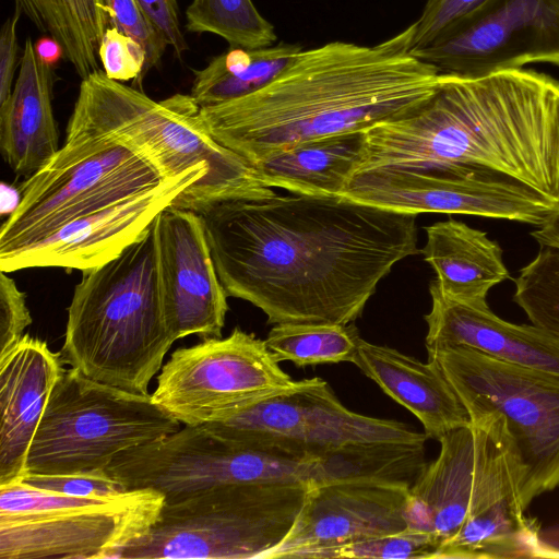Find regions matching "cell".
Wrapping results in <instances>:
<instances>
[{"instance_id": "1", "label": "cell", "mask_w": 559, "mask_h": 559, "mask_svg": "<svg viewBox=\"0 0 559 559\" xmlns=\"http://www.w3.org/2000/svg\"><path fill=\"white\" fill-rule=\"evenodd\" d=\"M203 222L228 296L269 324L356 321L382 278L416 255V214L273 190L212 203Z\"/></svg>"}, {"instance_id": "2", "label": "cell", "mask_w": 559, "mask_h": 559, "mask_svg": "<svg viewBox=\"0 0 559 559\" xmlns=\"http://www.w3.org/2000/svg\"><path fill=\"white\" fill-rule=\"evenodd\" d=\"M356 171L409 169L519 182L559 204V81L532 69L441 74L413 112L365 131Z\"/></svg>"}, {"instance_id": "3", "label": "cell", "mask_w": 559, "mask_h": 559, "mask_svg": "<svg viewBox=\"0 0 559 559\" xmlns=\"http://www.w3.org/2000/svg\"><path fill=\"white\" fill-rule=\"evenodd\" d=\"M414 26L374 46L331 41L302 50L271 83L200 107L204 130L251 166L328 136L404 117L437 91L441 74L412 51Z\"/></svg>"}, {"instance_id": "4", "label": "cell", "mask_w": 559, "mask_h": 559, "mask_svg": "<svg viewBox=\"0 0 559 559\" xmlns=\"http://www.w3.org/2000/svg\"><path fill=\"white\" fill-rule=\"evenodd\" d=\"M438 441L405 507L407 527L438 543L433 559L536 557L542 546L521 501L526 468L503 419L485 414Z\"/></svg>"}, {"instance_id": "5", "label": "cell", "mask_w": 559, "mask_h": 559, "mask_svg": "<svg viewBox=\"0 0 559 559\" xmlns=\"http://www.w3.org/2000/svg\"><path fill=\"white\" fill-rule=\"evenodd\" d=\"M82 274L68 307L64 364L96 381L148 394L176 341L163 299L156 218L115 259Z\"/></svg>"}, {"instance_id": "6", "label": "cell", "mask_w": 559, "mask_h": 559, "mask_svg": "<svg viewBox=\"0 0 559 559\" xmlns=\"http://www.w3.org/2000/svg\"><path fill=\"white\" fill-rule=\"evenodd\" d=\"M199 109L190 94L157 102L107 78L100 69L81 80L64 143L120 141L143 155L166 180L206 166L215 202L269 191L247 160L204 130Z\"/></svg>"}, {"instance_id": "7", "label": "cell", "mask_w": 559, "mask_h": 559, "mask_svg": "<svg viewBox=\"0 0 559 559\" xmlns=\"http://www.w3.org/2000/svg\"><path fill=\"white\" fill-rule=\"evenodd\" d=\"M307 491L300 481L238 484L165 502L118 559H261L286 536Z\"/></svg>"}, {"instance_id": "8", "label": "cell", "mask_w": 559, "mask_h": 559, "mask_svg": "<svg viewBox=\"0 0 559 559\" xmlns=\"http://www.w3.org/2000/svg\"><path fill=\"white\" fill-rule=\"evenodd\" d=\"M180 429L150 394L106 384L71 367L52 388L31 443L26 472L105 471L122 453Z\"/></svg>"}, {"instance_id": "9", "label": "cell", "mask_w": 559, "mask_h": 559, "mask_svg": "<svg viewBox=\"0 0 559 559\" xmlns=\"http://www.w3.org/2000/svg\"><path fill=\"white\" fill-rule=\"evenodd\" d=\"M165 181L143 155L120 141L63 143L48 164L17 187L19 201L0 228V253Z\"/></svg>"}, {"instance_id": "10", "label": "cell", "mask_w": 559, "mask_h": 559, "mask_svg": "<svg viewBox=\"0 0 559 559\" xmlns=\"http://www.w3.org/2000/svg\"><path fill=\"white\" fill-rule=\"evenodd\" d=\"M427 354L471 419L496 414L506 423L526 468L523 508L559 486V378L462 346Z\"/></svg>"}, {"instance_id": "11", "label": "cell", "mask_w": 559, "mask_h": 559, "mask_svg": "<svg viewBox=\"0 0 559 559\" xmlns=\"http://www.w3.org/2000/svg\"><path fill=\"white\" fill-rule=\"evenodd\" d=\"M203 426L234 445L296 459L317 457L353 442L427 439L404 423L348 409L321 378L296 381L223 421Z\"/></svg>"}, {"instance_id": "12", "label": "cell", "mask_w": 559, "mask_h": 559, "mask_svg": "<svg viewBox=\"0 0 559 559\" xmlns=\"http://www.w3.org/2000/svg\"><path fill=\"white\" fill-rule=\"evenodd\" d=\"M265 341L235 328L176 349L163 365L153 401L183 426L223 421L251 403L296 384Z\"/></svg>"}, {"instance_id": "13", "label": "cell", "mask_w": 559, "mask_h": 559, "mask_svg": "<svg viewBox=\"0 0 559 559\" xmlns=\"http://www.w3.org/2000/svg\"><path fill=\"white\" fill-rule=\"evenodd\" d=\"M310 465L311 457L296 459L234 445L201 425L183 426L129 450L105 471L127 490L153 489L170 503L225 485L307 484Z\"/></svg>"}, {"instance_id": "14", "label": "cell", "mask_w": 559, "mask_h": 559, "mask_svg": "<svg viewBox=\"0 0 559 559\" xmlns=\"http://www.w3.org/2000/svg\"><path fill=\"white\" fill-rule=\"evenodd\" d=\"M164 504L159 491L129 489L86 506L0 515V558L118 559Z\"/></svg>"}, {"instance_id": "15", "label": "cell", "mask_w": 559, "mask_h": 559, "mask_svg": "<svg viewBox=\"0 0 559 559\" xmlns=\"http://www.w3.org/2000/svg\"><path fill=\"white\" fill-rule=\"evenodd\" d=\"M412 53L440 74L462 76L535 63L559 68V0H491Z\"/></svg>"}, {"instance_id": "16", "label": "cell", "mask_w": 559, "mask_h": 559, "mask_svg": "<svg viewBox=\"0 0 559 559\" xmlns=\"http://www.w3.org/2000/svg\"><path fill=\"white\" fill-rule=\"evenodd\" d=\"M342 197L416 215H474L535 226L559 209L554 200L512 180L409 169L355 174Z\"/></svg>"}, {"instance_id": "17", "label": "cell", "mask_w": 559, "mask_h": 559, "mask_svg": "<svg viewBox=\"0 0 559 559\" xmlns=\"http://www.w3.org/2000/svg\"><path fill=\"white\" fill-rule=\"evenodd\" d=\"M156 222L163 299L174 337H222L228 295L201 216L170 204Z\"/></svg>"}, {"instance_id": "18", "label": "cell", "mask_w": 559, "mask_h": 559, "mask_svg": "<svg viewBox=\"0 0 559 559\" xmlns=\"http://www.w3.org/2000/svg\"><path fill=\"white\" fill-rule=\"evenodd\" d=\"M409 490L370 483L308 487L286 536L261 559H319L323 551L407 527Z\"/></svg>"}, {"instance_id": "19", "label": "cell", "mask_w": 559, "mask_h": 559, "mask_svg": "<svg viewBox=\"0 0 559 559\" xmlns=\"http://www.w3.org/2000/svg\"><path fill=\"white\" fill-rule=\"evenodd\" d=\"M431 309L425 316L427 350L462 346L495 359L559 378V336L534 324H515L496 316L488 304L444 296L430 283Z\"/></svg>"}, {"instance_id": "20", "label": "cell", "mask_w": 559, "mask_h": 559, "mask_svg": "<svg viewBox=\"0 0 559 559\" xmlns=\"http://www.w3.org/2000/svg\"><path fill=\"white\" fill-rule=\"evenodd\" d=\"M64 361L28 334L0 354V485L22 478L31 443Z\"/></svg>"}, {"instance_id": "21", "label": "cell", "mask_w": 559, "mask_h": 559, "mask_svg": "<svg viewBox=\"0 0 559 559\" xmlns=\"http://www.w3.org/2000/svg\"><path fill=\"white\" fill-rule=\"evenodd\" d=\"M55 69L27 38L10 96L0 104V150L17 177L37 173L60 150L53 115Z\"/></svg>"}, {"instance_id": "22", "label": "cell", "mask_w": 559, "mask_h": 559, "mask_svg": "<svg viewBox=\"0 0 559 559\" xmlns=\"http://www.w3.org/2000/svg\"><path fill=\"white\" fill-rule=\"evenodd\" d=\"M353 364L439 440L471 421L454 389L435 360L423 362L395 348L359 340Z\"/></svg>"}, {"instance_id": "23", "label": "cell", "mask_w": 559, "mask_h": 559, "mask_svg": "<svg viewBox=\"0 0 559 559\" xmlns=\"http://www.w3.org/2000/svg\"><path fill=\"white\" fill-rule=\"evenodd\" d=\"M421 252L433 269L431 282L447 297L486 304L489 290L509 278L500 245L487 234L449 218L425 227Z\"/></svg>"}, {"instance_id": "24", "label": "cell", "mask_w": 559, "mask_h": 559, "mask_svg": "<svg viewBox=\"0 0 559 559\" xmlns=\"http://www.w3.org/2000/svg\"><path fill=\"white\" fill-rule=\"evenodd\" d=\"M365 144V132L328 136L270 155L252 167L269 188L342 197L360 165Z\"/></svg>"}, {"instance_id": "25", "label": "cell", "mask_w": 559, "mask_h": 559, "mask_svg": "<svg viewBox=\"0 0 559 559\" xmlns=\"http://www.w3.org/2000/svg\"><path fill=\"white\" fill-rule=\"evenodd\" d=\"M426 465L425 442H353L311 457L307 484L370 483L409 490Z\"/></svg>"}, {"instance_id": "26", "label": "cell", "mask_w": 559, "mask_h": 559, "mask_svg": "<svg viewBox=\"0 0 559 559\" xmlns=\"http://www.w3.org/2000/svg\"><path fill=\"white\" fill-rule=\"evenodd\" d=\"M302 50L298 44L283 41L261 48L229 47L193 71L190 95L200 107L245 97L271 83Z\"/></svg>"}, {"instance_id": "27", "label": "cell", "mask_w": 559, "mask_h": 559, "mask_svg": "<svg viewBox=\"0 0 559 559\" xmlns=\"http://www.w3.org/2000/svg\"><path fill=\"white\" fill-rule=\"evenodd\" d=\"M36 28L52 38L76 74L100 70L98 46L107 19L97 0H14Z\"/></svg>"}, {"instance_id": "28", "label": "cell", "mask_w": 559, "mask_h": 559, "mask_svg": "<svg viewBox=\"0 0 559 559\" xmlns=\"http://www.w3.org/2000/svg\"><path fill=\"white\" fill-rule=\"evenodd\" d=\"M360 335L356 325L338 323H281L269 332L265 344L277 362L297 367L349 361Z\"/></svg>"}, {"instance_id": "29", "label": "cell", "mask_w": 559, "mask_h": 559, "mask_svg": "<svg viewBox=\"0 0 559 559\" xmlns=\"http://www.w3.org/2000/svg\"><path fill=\"white\" fill-rule=\"evenodd\" d=\"M186 20L187 31L217 35L230 47L261 48L277 40L274 25L252 0H192Z\"/></svg>"}, {"instance_id": "30", "label": "cell", "mask_w": 559, "mask_h": 559, "mask_svg": "<svg viewBox=\"0 0 559 559\" xmlns=\"http://www.w3.org/2000/svg\"><path fill=\"white\" fill-rule=\"evenodd\" d=\"M514 284L513 300L532 324L559 336V249L540 246Z\"/></svg>"}, {"instance_id": "31", "label": "cell", "mask_w": 559, "mask_h": 559, "mask_svg": "<svg viewBox=\"0 0 559 559\" xmlns=\"http://www.w3.org/2000/svg\"><path fill=\"white\" fill-rule=\"evenodd\" d=\"M437 549L430 533L406 527L329 549L319 559H433Z\"/></svg>"}, {"instance_id": "32", "label": "cell", "mask_w": 559, "mask_h": 559, "mask_svg": "<svg viewBox=\"0 0 559 559\" xmlns=\"http://www.w3.org/2000/svg\"><path fill=\"white\" fill-rule=\"evenodd\" d=\"M107 19V25L117 27L135 39L145 50L143 78L159 67L169 47L162 33L154 26L138 0H97Z\"/></svg>"}, {"instance_id": "33", "label": "cell", "mask_w": 559, "mask_h": 559, "mask_svg": "<svg viewBox=\"0 0 559 559\" xmlns=\"http://www.w3.org/2000/svg\"><path fill=\"white\" fill-rule=\"evenodd\" d=\"M98 58L107 78L121 83L133 81L141 86L146 53L135 39L108 26L99 41Z\"/></svg>"}, {"instance_id": "34", "label": "cell", "mask_w": 559, "mask_h": 559, "mask_svg": "<svg viewBox=\"0 0 559 559\" xmlns=\"http://www.w3.org/2000/svg\"><path fill=\"white\" fill-rule=\"evenodd\" d=\"M490 1L426 0L420 16L413 23L412 51L429 45Z\"/></svg>"}, {"instance_id": "35", "label": "cell", "mask_w": 559, "mask_h": 559, "mask_svg": "<svg viewBox=\"0 0 559 559\" xmlns=\"http://www.w3.org/2000/svg\"><path fill=\"white\" fill-rule=\"evenodd\" d=\"M19 480L34 488L75 497H110L127 490L106 471L67 474L25 473Z\"/></svg>"}, {"instance_id": "36", "label": "cell", "mask_w": 559, "mask_h": 559, "mask_svg": "<svg viewBox=\"0 0 559 559\" xmlns=\"http://www.w3.org/2000/svg\"><path fill=\"white\" fill-rule=\"evenodd\" d=\"M31 323L25 293L8 272L0 271V354L17 343Z\"/></svg>"}, {"instance_id": "37", "label": "cell", "mask_w": 559, "mask_h": 559, "mask_svg": "<svg viewBox=\"0 0 559 559\" xmlns=\"http://www.w3.org/2000/svg\"><path fill=\"white\" fill-rule=\"evenodd\" d=\"M154 26L162 33L175 56L181 60L188 43L179 19L177 0H138Z\"/></svg>"}, {"instance_id": "38", "label": "cell", "mask_w": 559, "mask_h": 559, "mask_svg": "<svg viewBox=\"0 0 559 559\" xmlns=\"http://www.w3.org/2000/svg\"><path fill=\"white\" fill-rule=\"evenodd\" d=\"M22 13V10L15 5L13 13L5 19L0 31V104L10 96L15 82V72L21 63L17 25Z\"/></svg>"}, {"instance_id": "39", "label": "cell", "mask_w": 559, "mask_h": 559, "mask_svg": "<svg viewBox=\"0 0 559 559\" xmlns=\"http://www.w3.org/2000/svg\"><path fill=\"white\" fill-rule=\"evenodd\" d=\"M531 235L540 246L559 249V209L537 226Z\"/></svg>"}]
</instances>
